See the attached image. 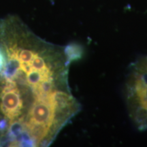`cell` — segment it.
Returning <instances> with one entry per match:
<instances>
[{
	"label": "cell",
	"instance_id": "6da1fadb",
	"mask_svg": "<svg viewBox=\"0 0 147 147\" xmlns=\"http://www.w3.org/2000/svg\"><path fill=\"white\" fill-rule=\"evenodd\" d=\"M78 47L42 39L15 16L0 21V147H46L80 110L69 82Z\"/></svg>",
	"mask_w": 147,
	"mask_h": 147
}]
</instances>
